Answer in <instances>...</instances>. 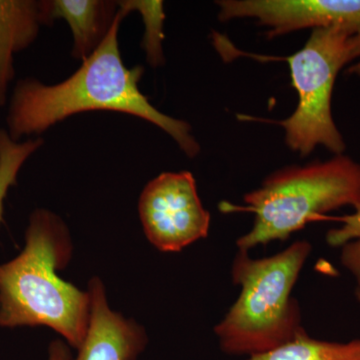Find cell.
Instances as JSON below:
<instances>
[{"instance_id": "6da1fadb", "label": "cell", "mask_w": 360, "mask_h": 360, "mask_svg": "<svg viewBox=\"0 0 360 360\" xmlns=\"http://www.w3.org/2000/svg\"><path fill=\"white\" fill-rule=\"evenodd\" d=\"M127 14L118 6L115 22L103 44L65 82L49 85L28 77L16 84L6 116L11 139L20 141L22 137L44 134L77 113L108 110L153 123L170 135L188 158L200 153L191 125L156 110L139 89L143 68H129L123 63L118 32Z\"/></svg>"}, {"instance_id": "7a4b0ae2", "label": "cell", "mask_w": 360, "mask_h": 360, "mask_svg": "<svg viewBox=\"0 0 360 360\" xmlns=\"http://www.w3.org/2000/svg\"><path fill=\"white\" fill-rule=\"evenodd\" d=\"M70 255L63 220L47 210H35L25 250L0 265V326H49L73 347H82L89 328V293L56 274Z\"/></svg>"}, {"instance_id": "3957f363", "label": "cell", "mask_w": 360, "mask_h": 360, "mask_svg": "<svg viewBox=\"0 0 360 360\" xmlns=\"http://www.w3.org/2000/svg\"><path fill=\"white\" fill-rule=\"evenodd\" d=\"M311 250L309 241L300 240L276 255L257 259L238 250L231 277L240 286V295L214 328L225 354H265L305 330L291 292Z\"/></svg>"}, {"instance_id": "277c9868", "label": "cell", "mask_w": 360, "mask_h": 360, "mask_svg": "<svg viewBox=\"0 0 360 360\" xmlns=\"http://www.w3.org/2000/svg\"><path fill=\"white\" fill-rule=\"evenodd\" d=\"M245 202L239 210L252 212L255 224L236 245L248 252L271 241L286 240L326 213L360 205V163L338 155L304 167L284 168L246 194Z\"/></svg>"}, {"instance_id": "5b68a950", "label": "cell", "mask_w": 360, "mask_h": 360, "mask_svg": "<svg viewBox=\"0 0 360 360\" xmlns=\"http://www.w3.org/2000/svg\"><path fill=\"white\" fill-rule=\"evenodd\" d=\"M359 59L355 35L338 25L314 28L304 46L286 58L298 103L295 112L278 123L293 151L307 156L321 146L343 155L347 144L331 110L333 87L340 70Z\"/></svg>"}, {"instance_id": "8992f818", "label": "cell", "mask_w": 360, "mask_h": 360, "mask_svg": "<svg viewBox=\"0 0 360 360\" xmlns=\"http://www.w3.org/2000/svg\"><path fill=\"white\" fill-rule=\"evenodd\" d=\"M139 210L148 240L165 252L180 251L205 238L210 231V212L188 172H165L151 180L142 191Z\"/></svg>"}, {"instance_id": "52a82bcc", "label": "cell", "mask_w": 360, "mask_h": 360, "mask_svg": "<svg viewBox=\"0 0 360 360\" xmlns=\"http://www.w3.org/2000/svg\"><path fill=\"white\" fill-rule=\"evenodd\" d=\"M225 21L253 18L267 30V37L303 30L338 25L347 28L359 42V59L349 73L360 77V0H225Z\"/></svg>"}, {"instance_id": "ba28073f", "label": "cell", "mask_w": 360, "mask_h": 360, "mask_svg": "<svg viewBox=\"0 0 360 360\" xmlns=\"http://www.w3.org/2000/svg\"><path fill=\"white\" fill-rule=\"evenodd\" d=\"M90 321L77 360H135L146 347L143 329L111 311L101 281L89 283Z\"/></svg>"}, {"instance_id": "9c48e42d", "label": "cell", "mask_w": 360, "mask_h": 360, "mask_svg": "<svg viewBox=\"0 0 360 360\" xmlns=\"http://www.w3.org/2000/svg\"><path fill=\"white\" fill-rule=\"evenodd\" d=\"M49 25L44 0H0V108L15 77L14 56L35 41L42 25Z\"/></svg>"}, {"instance_id": "30bf717a", "label": "cell", "mask_w": 360, "mask_h": 360, "mask_svg": "<svg viewBox=\"0 0 360 360\" xmlns=\"http://www.w3.org/2000/svg\"><path fill=\"white\" fill-rule=\"evenodd\" d=\"M51 25L63 18L73 37L71 54L84 61L91 56L108 37L116 15L117 1L110 0H44Z\"/></svg>"}, {"instance_id": "8fae6325", "label": "cell", "mask_w": 360, "mask_h": 360, "mask_svg": "<svg viewBox=\"0 0 360 360\" xmlns=\"http://www.w3.org/2000/svg\"><path fill=\"white\" fill-rule=\"evenodd\" d=\"M248 360H360V340L331 342L314 340L302 331L295 340Z\"/></svg>"}, {"instance_id": "7c38bea8", "label": "cell", "mask_w": 360, "mask_h": 360, "mask_svg": "<svg viewBox=\"0 0 360 360\" xmlns=\"http://www.w3.org/2000/svg\"><path fill=\"white\" fill-rule=\"evenodd\" d=\"M42 146L44 139L40 137L16 141L7 130L0 129V224L4 219V201L9 188L16 184L26 160Z\"/></svg>"}, {"instance_id": "4fadbf2b", "label": "cell", "mask_w": 360, "mask_h": 360, "mask_svg": "<svg viewBox=\"0 0 360 360\" xmlns=\"http://www.w3.org/2000/svg\"><path fill=\"white\" fill-rule=\"evenodd\" d=\"M118 6L122 7L127 13L139 11L146 26L142 47L146 51L149 65H160L163 63L162 39L163 11L162 1H146V0H123L117 1Z\"/></svg>"}, {"instance_id": "5bb4252c", "label": "cell", "mask_w": 360, "mask_h": 360, "mask_svg": "<svg viewBox=\"0 0 360 360\" xmlns=\"http://www.w3.org/2000/svg\"><path fill=\"white\" fill-rule=\"evenodd\" d=\"M354 210L352 214L338 219L340 227L330 229L326 234V243L331 248H342L350 241L360 239V205Z\"/></svg>"}, {"instance_id": "9a60e30c", "label": "cell", "mask_w": 360, "mask_h": 360, "mask_svg": "<svg viewBox=\"0 0 360 360\" xmlns=\"http://www.w3.org/2000/svg\"><path fill=\"white\" fill-rule=\"evenodd\" d=\"M340 262L354 277L357 288H360V239L350 241L341 248Z\"/></svg>"}, {"instance_id": "2e32d148", "label": "cell", "mask_w": 360, "mask_h": 360, "mask_svg": "<svg viewBox=\"0 0 360 360\" xmlns=\"http://www.w3.org/2000/svg\"><path fill=\"white\" fill-rule=\"evenodd\" d=\"M49 360H71L70 350L60 340L53 341L49 347Z\"/></svg>"}, {"instance_id": "e0dca14e", "label": "cell", "mask_w": 360, "mask_h": 360, "mask_svg": "<svg viewBox=\"0 0 360 360\" xmlns=\"http://www.w3.org/2000/svg\"><path fill=\"white\" fill-rule=\"evenodd\" d=\"M355 296H356V300L360 303V288H356V290H355Z\"/></svg>"}]
</instances>
